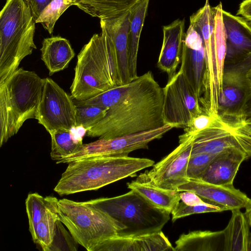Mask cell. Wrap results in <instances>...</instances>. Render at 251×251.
<instances>
[{
    "label": "cell",
    "mask_w": 251,
    "mask_h": 251,
    "mask_svg": "<svg viewBox=\"0 0 251 251\" xmlns=\"http://www.w3.org/2000/svg\"><path fill=\"white\" fill-rule=\"evenodd\" d=\"M163 89L151 71L95 97L75 103L108 109L105 116L87 130L91 137L112 139L144 132L165 125Z\"/></svg>",
    "instance_id": "obj_1"
},
{
    "label": "cell",
    "mask_w": 251,
    "mask_h": 251,
    "mask_svg": "<svg viewBox=\"0 0 251 251\" xmlns=\"http://www.w3.org/2000/svg\"><path fill=\"white\" fill-rule=\"evenodd\" d=\"M153 160L128 156H97L68 163L54 188L60 195L98 190L154 165Z\"/></svg>",
    "instance_id": "obj_2"
},
{
    "label": "cell",
    "mask_w": 251,
    "mask_h": 251,
    "mask_svg": "<svg viewBox=\"0 0 251 251\" xmlns=\"http://www.w3.org/2000/svg\"><path fill=\"white\" fill-rule=\"evenodd\" d=\"M95 34L77 55L75 76L70 87L76 101L87 100L121 85L112 41L105 28Z\"/></svg>",
    "instance_id": "obj_3"
},
{
    "label": "cell",
    "mask_w": 251,
    "mask_h": 251,
    "mask_svg": "<svg viewBox=\"0 0 251 251\" xmlns=\"http://www.w3.org/2000/svg\"><path fill=\"white\" fill-rule=\"evenodd\" d=\"M44 86L36 73L18 68L0 85V147L35 119Z\"/></svg>",
    "instance_id": "obj_4"
},
{
    "label": "cell",
    "mask_w": 251,
    "mask_h": 251,
    "mask_svg": "<svg viewBox=\"0 0 251 251\" xmlns=\"http://www.w3.org/2000/svg\"><path fill=\"white\" fill-rule=\"evenodd\" d=\"M35 24L29 4L24 0H6L0 13V85L36 49Z\"/></svg>",
    "instance_id": "obj_5"
},
{
    "label": "cell",
    "mask_w": 251,
    "mask_h": 251,
    "mask_svg": "<svg viewBox=\"0 0 251 251\" xmlns=\"http://www.w3.org/2000/svg\"><path fill=\"white\" fill-rule=\"evenodd\" d=\"M57 213L75 241L88 251H95L100 244L125 228L89 201L59 200Z\"/></svg>",
    "instance_id": "obj_6"
},
{
    "label": "cell",
    "mask_w": 251,
    "mask_h": 251,
    "mask_svg": "<svg viewBox=\"0 0 251 251\" xmlns=\"http://www.w3.org/2000/svg\"><path fill=\"white\" fill-rule=\"evenodd\" d=\"M88 201L125 226L118 235L158 232L170 219L171 213L152 205L132 190L122 195Z\"/></svg>",
    "instance_id": "obj_7"
},
{
    "label": "cell",
    "mask_w": 251,
    "mask_h": 251,
    "mask_svg": "<svg viewBox=\"0 0 251 251\" xmlns=\"http://www.w3.org/2000/svg\"><path fill=\"white\" fill-rule=\"evenodd\" d=\"M193 135L191 154L237 149L251 157V125L241 118L214 116L210 125Z\"/></svg>",
    "instance_id": "obj_8"
},
{
    "label": "cell",
    "mask_w": 251,
    "mask_h": 251,
    "mask_svg": "<svg viewBox=\"0 0 251 251\" xmlns=\"http://www.w3.org/2000/svg\"><path fill=\"white\" fill-rule=\"evenodd\" d=\"M163 89V117L165 124L184 129L203 112L199 99L180 69Z\"/></svg>",
    "instance_id": "obj_9"
},
{
    "label": "cell",
    "mask_w": 251,
    "mask_h": 251,
    "mask_svg": "<svg viewBox=\"0 0 251 251\" xmlns=\"http://www.w3.org/2000/svg\"><path fill=\"white\" fill-rule=\"evenodd\" d=\"M51 78H44V86L35 119L50 134L76 126L75 104Z\"/></svg>",
    "instance_id": "obj_10"
},
{
    "label": "cell",
    "mask_w": 251,
    "mask_h": 251,
    "mask_svg": "<svg viewBox=\"0 0 251 251\" xmlns=\"http://www.w3.org/2000/svg\"><path fill=\"white\" fill-rule=\"evenodd\" d=\"M174 126H164L148 131L112 139H100L82 144L75 152L60 160L58 163H69L83 158L97 156H128L137 150L148 149L149 144L161 138Z\"/></svg>",
    "instance_id": "obj_11"
},
{
    "label": "cell",
    "mask_w": 251,
    "mask_h": 251,
    "mask_svg": "<svg viewBox=\"0 0 251 251\" xmlns=\"http://www.w3.org/2000/svg\"><path fill=\"white\" fill-rule=\"evenodd\" d=\"M193 143V135L183 134L179 136V145L152 168L140 174L137 179L148 181L159 187L173 190L189 179L187 169Z\"/></svg>",
    "instance_id": "obj_12"
},
{
    "label": "cell",
    "mask_w": 251,
    "mask_h": 251,
    "mask_svg": "<svg viewBox=\"0 0 251 251\" xmlns=\"http://www.w3.org/2000/svg\"><path fill=\"white\" fill-rule=\"evenodd\" d=\"M251 68V54L234 62L225 63L218 113L222 117L242 118L248 83L247 74Z\"/></svg>",
    "instance_id": "obj_13"
},
{
    "label": "cell",
    "mask_w": 251,
    "mask_h": 251,
    "mask_svg": "<svg viewBox=\"0 0 251 251\" xmlns=\"http://www.w3.org/2000/svg\"><path fill=\"white\" fill-rule=\"evenodd\" d=\"M177 191L193 192L204 201L222 206L226 210L245 208L250 200L233 185H216L201 179H189L187 183L179 186Z\"/></svg>",
    "instance_id": "obj_14"
},
{
    "label": "cell",
    "mask_w": 251,
    "mask_h": 251,
    "mask_svg": "<svg viewBox=\"0 0 251 251\" xmlns=\"http://www.w3.org/2000/svg\"><path fill=\"white\" fill-rule=\"evenodd\" d=\"M130 21V10L114 17L100 20V25L105 28L114 46L121 85L131 81L129 72Z\"/></svg>",
    "instance_id": "obj_15"
},
{
    "label": "cell",
    "mask_w": 251,
    "mask_h": 251,
    "mask_svg": "<svg viewBox=\"0 0 251 251\" xmlns=\"http://www.w3.org/2000/svg\"><path fill=\"white\" fill-rule=\"evenodd\" d=\"M222 16L226 37L225 63L241 60L251 54V24L224 9Z\"/></svg>",
    "instance_id": "obj_16"
},
{
    "label": "cell",
    "mask_w": 251,
    "mask_h": 251,
    "mask_svg": "<svg viewBox=\"0 0 251 251\" xmlns=\"http://www.w3.org/2000/svg\"><path fill=\"white\" fill-rule=\"evenodd\" d=\"M95 251H175L161 231L140 235H117L100 244Z\"/></svg>",
    "instance_id": "obj_17"
},
{
    "label": "cell",
    "mask_w": 251,
    "mask_h": 251,
    "mask_svg": "<svg viewBox=\"0 0 251 251\" xmlns=\"http://www.w3.org/2000/svg\"><path fill=\"white\" fill-rule=\"evenodd\" d=\"M184 28L185 20L179 19L163 27V42L157 66L167 74L168 80L176 73L181 62Z\"/></svg>",
    "instance_id": "obj_18"
},
{
    "label": "cell",
    "mask_w": 251,
    "mask_h": 251,
    "mask_svg": "<svg viewBox=\"0 0 251 251\" xmlns=\"http://www.w3.org/2000/svg\"><path fill=\"white\" fill-rule=\"evenodd\" d=\"M247 158V155L239 150L222 151L211 162L201 180L216 185H233L241 164Z\"/></svg>",
    "instance_id": "obj_19"
},
{
    "label": "cell",
    "mask_w": 251,
    "mask_h": 251,
    "mask_svg": "<svg viewBox=\"0 0 251 251\" xmlns=\"http://www.w3.org/2000/svg\"><path fill=\"white\" fill-rule=\"evenodd\" d=\"M190 25L203 40L205 49L204 78L212 82L215 78L213 56L214 17L209 0H206L204 5L190 17Z\"/></svg>",
    "instance_id": "obj_20"
},
{
    "label": "cell",
    "mask_w": 251,
    "mask_h": 251,
    "mask_svg": "<svg viewBox=\"0 0 251 251\" xmlns=\"http://www.w3.org/2000/svg\"><path fill=\"white\" fill-rule=\"evenodd\" d=\"M42 45L41 59L50 75L67 68L75 55L69 41L60 36L44 38Z\"/></svg>",
    "instance_id": "obj_21"
},
{
    "label": "cell",
    "mask_w": 251,
    "mask_h": 251,
    "mask_svg": "<svg viewBox=\"0 0 251 251\" xmlns=\"http://www.w3.org/2000/svg\"><path fill=\"white\" fill-rule=\"evenodd\" d=\"M205 64L204 46L200 50H194L183 43L180 69L199 100L203 93Z\"/></svg>",
    "instance_id": "obj_22"
},
{
    "label": "cell",
    "mask_w": 251,
    "mask_h": 251,
    "mask_svg": "<svg viewBox=\"0 0 251 251\" xmlns=\"http://www.w3.org/2000/svg\"><path fill=\"white\" fill-rule=\"evenodd\" d=\"M175 251H224V231L195 230L181 234L175 242Z\"/></svg>",
    "instance_id": "obj_23"
},
{
    "label": "cell",
    "mask_w": 251,
    "mask_h": 251,
    "mask_svg": "<svg viewBox=\"0 0 251 251\" xmlns=\"http://www.w3.org/2000/svg\"><path fill=\"white\" fill-rule=\"evenodd\" d=\"M127 188L138 193L152 205L171 214L180 201L177 190L166 189L148 181L136 178L127 183Z\"/></svg>",
    "instance_id": "obj_24"
},
{
    "label": "cell",
    "mask_w": 251,
    "mask_h": 251,
    "mask_svg": "<svg viewBox=\"0 0 251 251\" xmlns=\"http://www.w3.org/2000/svg\"><path fill=\"white\" fill-rule=\"evenodd\" d=\"M214 17L213 56L217 84L220 93L226 53V37L222 16L223 10L220 2L212 7Z\"/></svg>",
    "instance_id": "obj_25"
},
{
    "label": "cell",
    "mask_w": 251,
    "mask_h": 251,
    "mask_svg": "<svg viewBox=\"0 0 251 251\" xmlns=\"http://www.w3.org/2000/svg\"><path fill=\"white\" fill-rule=\"evenodd\" d=\"M150 0H142L130 12V28L128 36L129 72L131 80L136 78L137 60L141 31L148 11Z\"/></svg>",
    "instance_id": "obj_26"
},
{
    "label": "cell",
    "mask_w": 251,
    "mask_h": 251,
    "mask_svg": "<svg viewBox=\"0 0 251 251\" xmlns=\"http://www.w3.org/2000/svg\"><path fill=\"white\" fill-rule=\"evenodd\" d=\"M142 0H75L74 5L93 17H114L129 11Z\"/></svg>",
    "instance_id": "obj_27"
},
{
    "label": "cell",
    "mask_w": 251,
    "mask_h": 251,
    "mask_svg": "<svg viewBox=\"0 0 251 251\" xmlns=\"http://www.w3.org/2000/svg\"><path fill=\"white\" fill-rule=\"evenodd\" d=\"M86 132L82 126H76L71 130H59L50 134L51 159L57 163L76 151L83 144Z\"/></svg>",
    "instance_id": "obj_28"
},
{
    "label": "cell",
    "mask_w": 251,
    "mask_h": 251,
    "mask_svg": "<svg viewBox=\"0 0 251 251\" xmlns=\"http://www.w3.org/2000/svg\"><path fill=\"white\" fill-rule=\"evenodd\" d=\"M231 211V218L223 230L224 251H247L250 225L245 214L239 209Z\"/></svg>",
    "instance_id": "obj_29"
},
{
    "label": "cell",
    "mask_w": 251,
    "mask_h": 251,
    "mask_svg": "<svg viewBox=\"0 0 251 251\" xmlns=\"http://www.w3.org/2000/svg\"><path fill=\"white\" fill-rule=\"evenodd\" d=\"M58 200L56 197H44L37 193L28 195L25 204L28 219L29 230L31 236L37 224L49 212L58 211Z\"/></svg>",
    "instance_id": "obj_30"
},
{
    "label": "cell",
    "mask_w": 251,
    "mask_h": 251,
    "mask_svg": "<svg viewBox=\"0 0 251 251\" xmlns=\"http://www.w3.org/2000/svg\"><path fill=\"white\" fill-rule=\"evenodd\" d=\"M58 211H50L37 224L33 235V241L44 251L51 250L56 234L59 221Z\"/></svg>",
    "instance_id": "obj_31"
},
{
    "label": "cell",
    "mask_w": 251,
    "mask_h": 251,
    "mask_svg": "<svg viewBox=\"0 0 251 251\" xmlns=\"http://www.w3.org/2000/svg\"><path fill=\"white\" fill-rule=\"evenodd\" d=\"M75 0H52L44 8L35 23H40L50 33L53 32L56 21Z\"/></svg>",
    "instance_id": "obj_32"
},
{
    "label": "cell",
    "mask_w": 251,
    "mask_h": 251,
    "mask_svg": "<svg viewBox=\"0 0 251 251\" xmlns=\"http://www.w3.org/2000/svg\"><path fill=\"white\" fill-rule=\"evenodd\" d=\"M107 110L96 105L75 104L76 126H82L87 130L100 121L105 116Z\"/></svg>",
    "instance_id": "obj_33"
},
{
    "label": "cell",
    "mask_w": 251,
    "mask_h": 251,
    "mask_svg": "<svg viewBox=\"0 0 251 251\" xmlns=\"http://www.w3.org/2000/svg\"><path fill=\"white\" fill-rule=\"evenodd\" d=\"M226 210V208L222 206L205 201L196 205H189L180 201L171 213L172 220L174 222L178 219L192 214L218 212Z\"/></svg>",
    "instance_id": "obj_34"
},
{
    "label": "cell",
    "mask_w": 251,
    "mask_h": 251,
    "mask_svg": "<svg viewBox=\"0 0 251 251\" xmlns=\"http://www.w3.org/2000/svg\"><path fill=\"white\" fill-rule=\"evenodd\" d=\"M216 155L217 154L201 153L191 155L187 169L188 178L201 179L210 163Z\"/></svg>",
    "instance_id": "obj_35"
},
{
    "label": "cell",
    "mask_w": 251,
    "mask_h": 251,
    "mask_svg": "<svg viewBox=\"0 0 251 251\" xmlns=\"http://www.w3.org/2000/svg\"><path fill=\"white\" fill-rule=\"evenodd\" d=\"M214 115L203 112L196 117L189 126L184 129V134L186 135H193L196 133L208 127L212 122Z\"/></svg>",
    "instance_id": "obj_36"
},
{
    "label": "cell",
    "mask_w": 251,
    "mask_h": 251,
    "mask_svg": "<svg viewBox=\"0 0 251 251\" xmlns=\"http://www.w3.org/2000/svg\"><path fill=\"white\" fill-rule=\"evenodd\" d=\"M248 89L245 100L243 106L241 117L247 123L251 125V68L247 74Z\"/></svg>",
    "instance_id": "obj_37"
},
{
    "label": "cell",
    "mask_w": 251,
    "mask_h": 251,
    "mask_svg": "<svg viewBox=\"0 0 251 251\" xmlns=\"http://www.w3.org/2000/svg\"><path fill=\"white\" fill-rule=\"evenodd\" d=\"M52 0H30V6L34 21Z\"/></svg>",
    "instance_id": "obj_38"
},
{
    "label": "cell",
    "mask_w": 251,
    "mask_h": 251,
    "mask_svg": "<svg viewBox=\"0 0 251 251\" xmlns=\"http://www.w3.org/2000/svg\"><path fill=\"white\" fill-rule=\"evenodd\" d=\"M180 201L189 205L198 204L204 201L197 194L190 191H182L179 192Z\"/></svg>",
    "instance_id": "obj_39"
},
{
    "label": "cell",
    "mask_w": 251,
    "mask_h": 251,
    "mask_svg": "<svg viewBox=\"0 0 251 251\" xmlns=\"http://www.w3.org/2000/svg\"><path fill=\"white\" fill-rule=\"evenodd\" d=\"M237 15H241L248 21L251 22V0H245L240 3Z\"/></svg>",
    "instance_id": "obj_40"
},
{
    "label": "cell",
    "mask_w": 251,
    "mask_h": 251,
    "mask_svg": "<svg viewBox=\"0 0 251 251\" xmlns=\"http://www.w3.org/2000/svg\"><path fill=\"white\" fill-rule=\"evenodd\" d=\"M245 208V215L247 219L248 223L251 226V199H250Z\"/></svg>",
    "instance_id": "obj_41"
},
{
    "label": "cell",
    "mask_w": 251,
    "mask_h": 251,
    "mask_svg": "<svg viewBox=\"0 0 251 251\" xmlns=\"http://www.w3.org/2000/svg\"><path fill=\"white\" fill-rule=\"evenodd\" d=\"M247 251H251V233L250 232L247 244Z\"/></svg>",
    "instance_id": "obj_42"
},
{
    "label": "cell",
    "mask_w": 251,
    "mask_h": 251,
    "mask_svg": "<svg viewBox=\"0 0 251 251\" xmlns=\"http://www.w3.org/2000/svg\"><path fill=\"white\" fill-rule=\"evenodd\" d=\"M26 3L30 5V0H24Z\"/></svg>",
    "instance_id": "obj_43"
}]
</instances>
